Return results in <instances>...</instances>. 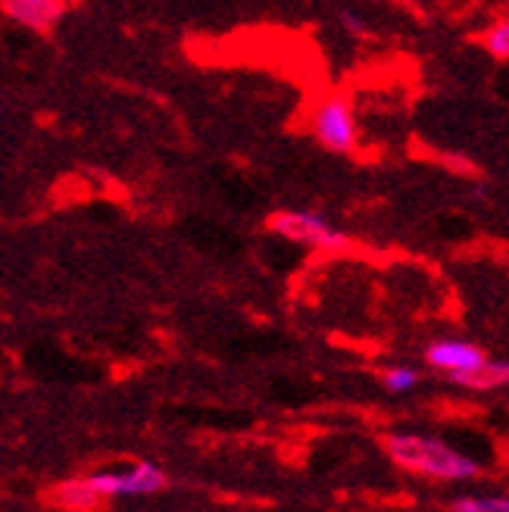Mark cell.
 I'll use <instances>...</instances> for the list:
<instances>
[{
    "label": "cell",
    "instance_id": "obj_1",
    "mask_svg": "<svg viewBox=\"0 0 509 512\" xmlns=\"http://www.w3.org/2000/svg\"><path fill=\"white\" fill-rule=\"evenodd\" d=\"M385 450L397 466L438 481H469L481 472L472 456L447 447L438 438H425V434H388Z\"/></svg>",
    "mask_w": 509,
    "mask_h": 512
},
{
    "label": "cell",
    "instance_id": "obj_2",
    "mask_svg": "<svg viewBox=\"0 0 509 512\" xmlns=\"http://www.w3.org/2000/svg\"><path fill=\"white\" fill-rule=\"evenodd\" d=\"M310 128H313L316 141L332 153H350L356 147V141H360L353 104L341 94L319 100V107L313 110V119H310Z\"/></svg>",
    "mask_w": 509,
    "mask_h": 512
},
{
    "label": "cell",
    "instance_id": "obj_3",
    "mask_svg": "<svg viewBox=\"0 0 509 512\" xmlns=\"http://www.w3.org/2000/svg\"><path fill=\"white\" fill-rule=\"evenodd\" d=\"M269 228L285 241L303 244V247H319V250H341L347 247V235L335 228L328 219L316 213H297V210H278L269 219Z\"/></svg>",
    "mask_w": 509,
    "mask_h": 512
},
{
    "label": "cell",
    "instance_id": "obj_4",
    "mask_svg": "<svg viewBox=\"0 0 509 512\" xmlns=\"http://www.w3.org/2000/svg\"><path fill=\"white\" fill-rule=\"evenodd\" d=\"M88 484L104 500H113V497L160 494L169 484V478L154 463H135L132 469H125V472H94V475H88Z\"/></svg>",
    "mask_w": 509,
    "mask_h": 512
},
{
    "label": "cell",
    "instance_id": "obj_5",
    "mask_svg": "<svg viewBox=\"0 0 509 512\" xmlns=\"http://www.w3.org/2000/svg\"><path fill=\"white\" fill-rule=\"evenodd\" d=\"M425 360H428L431 369L447 372L453 378V375L478 369L481 363L488 360V353L481 347H475V344H466V341H435V344H428Z\"/></svg>",
    "mask_w": 509,
    "mask_h": 512
},
{
    "label": "cell",
    "instance_id": "obj_6",
    "mask_svg": "<svg viewBox=\"0 0 509 512\" xmlns=\"http://www.w3.org/2000/svg\"><path fill=\"white\" fill-rule=\"evenodd\" d=\"M63 4L57 0H7L4 4V13L25 25V29H35V32H47L50 25H54L60 16H63Z\"/></svg>",
    "mask_w": 509,
    "mask_h": 512
},
{
    "label": "cell",
    "instance_id": "obj_7",
    "mask_svg": "<svg viewBox=\"0 0 509 512\" xmlns=\"http://www.w3.org/2000/svg\"><path fill=\"white\" fill-rule=\"evenodd\" d=\"M54 503L69 512H100L107 506V500L91 488L88 478H69V481L57 484Z\"/></svg>",
    "mask_w": 509,
    "mask_h": 512
},
{
    "label": "cell",
    "instance_id": "obj_8",
    "mask_svg": "<svg viewBox=\"0 0 509 512\" xmlns=\"http://www.w3.org/2000/svg\"><path fill=\"white\" fill-rule=\"evenodd\" d=\"M456 384H463V388H475V391H494V388H503L509 381V366L503 360H488L481 363L478 369L472 372H463V375H453Z\"/></svg>",
    "mask_w": 509,
    "mask_h": 512
},
{
    "label": "cell",
    "instance_id": "obj_9",
    "mask_svg": "<svg viewBox=\"0 0 509 512\" xmlns=\"http://www.w3.org/2000/svg\"><path fill=\"white\" fill-rule=\"evenodd\" d=\"M481 44H485V50L494 60H506L509 57V22H506V16L497 19L494 25H488V32L481 35Z\"/></svg>",
    "mask_w": 509,
    "mask_h": 512
},
{
    "label": "cell",
    "instance_id": "obj_10",
    "mask_svg": "<svg viewBox=\"0 0 509 512\" xmlns=\"http://www.w3.org/2000/svg\"><path fill=\"white\" fill-rule=\"evenodd\" d=\"M450 512H509L506 497H460L453 500Z\"/></svg>",
    "mask_w": 509,
    "mask_h": 512
},
{
    "label": "cell",
    "instance_id": "obj_11",
    "mask_svg": "<svg viewBox=\"0 0 509 512\" xmlns=\"http://www.w3.org/2000/svg\"><path fill=\"white\" fill-rule=\"evenodd\" d=\"M381 381H385V388L391 394H403V391H413L419 384V372L410 369V366H397V369H388Z\"/></svg>",
    "mask_w": 509,
    "mask_h": 512
},
{
    "label": "cell",
    "instance_id": "obj_12",
    "mask_svg": "<svg viewBox=\"0 0 509 512\" xmlns=\"http://www.w3.org/2000/svg\"><path fill=\"white\" fill-rule=\"evenodd\" d=\"M341 25H344V29L347 32H356V35H360V38H366L369 35V29H366V22L360 19V16H356V13H350V10H341Z\"/></svg>",
    "mask_w": 509,
    "mask_h": 512
}]
</instances>
